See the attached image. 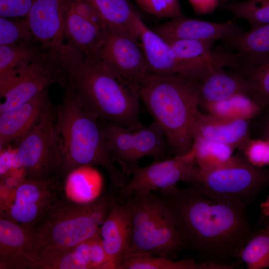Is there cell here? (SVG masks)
<instances>
[{"instance_id":"obj_1","label":"cell","mask_w":269,"mask_h":269,"mask_svg":"<svg viewBox=\"0 0 269 269\" xmlns=\"http://www.w3.org/2000/svg\"><path fill=\"white\" fill-rule=\"evenodd\" d=\"M154 191L169 211L184 247L201 262L230 265L256 233L246 204L206 196L189 185Z\"/></svg>"},{"instance_id":"obj_2","label":"cell","mask_w":269,"mask_h":269,"mask_svg":"<svg viewBox=\"0 0 269 269\" xmlns=\"http://www.w3.org/2000/svg\"><path fill=\"white\" fill-rule=\"evenodd\" d=\"M54 51L63 76L61 85L73 90L88 112L130 129L143 125L137 87L118 76L97 56L84 54L69 42Z\"/></svg>"},{"instance_id":"obj_3","label":"cell","mask_w":269,"mask_h":269,"mask_svg":"<svg viewBox=\"0 0 269 269\" xmlns=\"http://www.w3.org/2000/svg\"><path fill=\"white\" fill-rule=\"evenodd\" d=\"M198 84L180 74H148L138 86L140 100L163 130L173 155L192 147L193 127L200 112Z\"/></svg>"},{"instance_id":"obj_4","label":"cell","mask_w":269,"mask_h":269,"mask_svg":"<svg viewBox=\"0 0 269 269\" xmlns=\"http://www.w3.org/2000/svg\"><path fill=\"white\" fill-rule=\"evenodd\" d=\"M61 86L62 101L56 108L62 151L59 173L65 177L78 167L100 166L106 170L113 185L121 188L128 181V175L115 165L98 119L82 106L68 85Z\"/></svg>"},{"instance_id":"obj_5","label":"cell","mask_w":269,"mask_h":269,"mask_svg":"<svg viewBox=\"0 0 269 269\" xmlns=\"http://www.w3.org/2000/svg\"><path fill=\"white\" fill-rule=\"evenodd\" d=\"M110 209L109 197L99 198L87 204L57 198L32 229L39 254L68 250L100 236L101 228Z\"/></svg>"},{"instance_id":"obj_6","label":"cell","mask_w":269,"mask_h":269,"mask_svg":"<svg viewBox=\"0 0 269 269\" xmlns=\"http://www.w3.org/2000/svg\"><path fill=\"white\" fill-rule=\"evenodd\" d=\"M126 204L132 213V230L125 256L148 254L174 260L184 246L159 196L154 191L134 193Z\"/></svg>"},{"instance_id":"obj_7","label":"cell","mask_w":269,"mask_h":269,"mask_svg":"<svg viewBox=\"0 0 269 269\" xmlns=\"http://www.w3.org/2000/svg\"><path fill=\"white\" fill-rule=\"evenodd\" d=\"M199 168L202 180L193 187L209 197L237 200L248 206L269 186V169L254 166L244 157L233 155L219 165Z\"/></svg>"},{"instance_id":"obj_8","label":"cell","mask_w":269,"mask_h":269,"mask_svg":"<svg viewBox=\"0 0 269 269\" xmlns=\"http://www.w3.org/2000/svg\"><path fill=\"white\" fill-rule=\"evenodd\" d=\"M14 142L25 178L47 180L55 178L59 173L62 143L56 110L53 106L33 129Z\"/></svg>"},{"instance_id":"obj_9","label":"cell","mask_w":269,"mask_h":269,"mask_svg":"<svg viewBox=\"0 0 269 269\" xmlns=\"http://www.w3.org/2000/svg\"><path fill=\"white\" fill-rule=\"evenodd\" d=\"M131 178L121 188V195L125 199L134 193H145L175 186L184 182L194 187L202 180L193 149L181 155L154 160L141 167L137 164L122 169Z\"/></svg>"},{"instance_id":"obj_10","label":"cell","mask_w":269,"mask_h":269,"mask_svg":"<svg viewBox=\"0 0 269 269\" xmlns=\"http://www.w3.org/2000/svg\"><path fill=\"white\" fill-rule=\"evenodd\" d=\"M99 120L112 156L122 169L137 164L144 157L151 156L154 160L167 157L170 152L168 141L156 122L130 129Z\"/></svg>"},{"instance_id":"obj_11","label":"cell","mask_w":269,"mask_h":269,"mask_svg":"<svg viewBox=\"0 0 269 269\" xmlns=\"http://www.w3.org/2000/svg\"><path fill=\"white\" fill-rule=\"evenodd\" d=\"M60 65L54 50L44 49L2 94L0 113L18 107L47 91L51 84L63 81Z\"/></svg>"},{"instance_id":"obj_12","label":"cell","mask_w":269,"mask_h":269,"mask_svg":"<svg viewBox=\"0 0 269 269\" xmlns=\"http://www.w3.org/2000/svg\"><path fill=\"white\" fill-rule=\"evenodd\" d=\"M59 186L55 178L22 179L1 216L33 229L57 199Z\"/></svg>"},{"instance_id":"obj_13","label":"cell","mask_w":269,"mask_h":269,"mask_svg":"<svg viewBox=\"0 0 269 269\" xmlns=\"http://www.w3.org/2000/svg\"><path fill=\"white\" fill-rule=\"evenodd\" d=\"M96 56L118 76L138 88L148 74L139 41L128 33L108 29Z\"/></svg>"},{"instance_id":"obj_14","label":"cell","mask_w":269,"mask_h":269,"mask_svg":"<svg viewBox=\"0 0 269 269\" xmlns=\"http://www.w3.org/2000/svg\"><path fill=\"white\" fill-rule=\"evenodd\" d=\"M38 260L32 229L0 216V269H36Z\"/></svg>"},{"instance_id":"obj_15","label":"cell","mask_w":269,"mask_h":269,"mask_svg":"<svg viewBox=\"0 0 269 269\" xmlns=\"http://www.w3.org/2000/svg\"><path fill=\"white\" fill-rule=\"evenodd\" d=\"M109 269L100 236L63 251L40 252L36 269Z\"/></svg>"},{"instance_id":"obj_16","label":"cell","mask_w":269,"mask_h":269,"mask_svg":"<svg viewBox=\"0 0 269 269\" xmlns=\"http://www.w3.org/2000/svg\"><path fill=\"white\" fill-rule=\"evenodd\" d=\"M110 212L100 230L102 244L110 269H119L129 248L132 236V213L127 204L109 197Z\"/></svg>"},{"instance_id":"obj_17","label":"cell","mask_w":269,"mask_h":269,"mask_svg":"<svg viewBox=\"0 0 269 269\" xmlns=\"http://www.w3.org/2000/svg\"><path fill=\"white\" fill-rule=\"evenodd\" d=\"M151 29L167 42L181 39L215 41L243 31L235 21L212 22L189 18L183 14Z\"/></svg>"},{"instance_id":"obj_18","label":"cell","mask_w":269,"mask_h":269,"mask_svg":"<svg viewBox=\"0 0 269 269\" xmlns=\"http://www.w3.org/2000/svg\"><path fill=\"white\" fill-rule=\"evenodd\" d=\"M65 5V0H35L25 17L33 37L45 49L64 43Z\"/></svg>"},{"instance_id":"obj_19","label":"cell","mask_w":269,"mask_h":269,"mask_svg":"<svg viewBox=\"0 0 269 269\" xmlns=\"http://www.w3.org/2000/svg\"><path fill=\"white\" fill-rule=\"evenodd\" d=\"M52 106L46 91L18 107L0 113V150L27 134Z\"/></svg>"},{"instance_id":"obj_20","label":"cell","mask_w":269,"mask_h":269,"mask_svg":"<svg viewBox=\"0 0 269 269\" xmlns=\"http://www.w3.org/2000/svg\"><path fill=\"white\" fill-rule=\"evenodd\" d=\"M249 121L221 117L199 112L193 137L214 141L242 150L251 139Z\"/></svg>"},{"instance_id":"obj_21","label":"cell","mask_w":269,"mask_h":269,"mask_svg":"<svg viewBox=\"0 0 269 269\" xmlns=\"http://www.w3.org/2000/svg\"><path fill=\"white\" fill-rule=\"evenodd\" d=\"M239 95L252 98L253 87L247 78L236 71L229 72L225 68H217L199 82L198 104L202 107Z\"/></svg>"},{"instance_id":"obj_22","label":"cell","mask_w":269,"mask_h":269,"mask_svg":"<svg viewBox=\"0 0 269 269\" xmlns=\"http://www.w3.org/2000/svg\"><path fill=\"white\" fill-rule=\"evenodd\" d=\"M64 28L68 42L84 54L96 56L105 40L106 31L78 13L65 0Z\"/></svg>"},{"instance_id":"obj_23","label":"cell","mask_w":269,"mask_h":269,"mask_svg":"<svg viewBox=\"0 0 269 269\" xmlns=\"http://www.w3.org/2000/svg\"><path fill=\"white\" fill-rule=\"evenodd\" d=\"M136 34L147 62L148 74H179L168 42L148 27L139 15L136 19Z\"/></svg>"},{"instance_id":"obj_24","label":"cell","mask_w":269,"mask_h":269,"mask_svg":"<svg viewBox=\"0 0 269 269\" xmlns=\"http://www.w3.org/2000/svg\"><path fill=\"white\" fill-rule=\"evenodd\" d=\"M34 41L0 45V94L5 92L15 79L44 50Z\"/></svg>"},{"instance_id":"obj_25","label":"cell","mask_w":269,"mask_h":269,"mask_svg":"<svg viewBox=\"0 0 269 269\" xmlns=\"http://www.w3.org/2000/svg\"><path fill=\"white\" fill-rule=\"evenodd\" d=\"M103 186L102 175L93 166L78 167L65 177L66 198L79 204L91 203L99 198Z\"/></svg>"},{"instance_id":"obj_26","label":"cell","mask_w":269,"mask_h":269,"mask_svg":"<svg viewBox=\"0 0 269 269\" xmlns=\"http://www.w3.org/2000/svg\"><path fill=\"white\" fill-rule=\"evenodd\" d=\"M96 11L108 29L128 33L137 38L138 13L127 0H83Z\"/></svg>"},{"instance_id":"obj_27","label":"cell","mask_w":269,"mask_h":269,"mask_svg":"<svg viewBox=\"0 0 269 269\" xmlns=\"http://www.w3.org/2000/svg\"><path fill=\"white\" fill-rule=\"evenodd\" d=\"M223 40L236 51L241 62L269 55V24L243 31Z\"/></svg>"},{"instance_id":"obj_28","label":"cell","mask_w":269,"mask_h":269,"mask_svg":"<svg viewBox=\"0 0 269 269\" xmlns=\"http://www.w3.org/2000/svg\"><path fill=\"white\" fill-rule=\"evenodd\" d=\"M231 265L200 262L192 259L175 261L148 254L125 256L119 269H231Z\"/></svg>"},{"instance_id":"obj_29","label":"cell","mask_w":269,"mask_h":269,"mask_svg":"<svg viewBox=\"0 0 269 269\" xmlns=\"http://www.w3.org/2000/svg\"><path fill=\"white\" fill-rule=\"evenodd\" d=\"M235 71L251 83L252 98L264 110L269 108V55L243 62Z\"/></svg>"},{"instance_id":"obj_30","label":"cell","mask_w":269,"mask_h":269,"mask_svg":"<svg viewBox=\"0 0 269 269\" xmlns=\"http://www.w3.org/2000/svg\"><path fill=\"white\" fill-rule=\"evenodd\" d=\"M209 114L234 119L250 121L264 109L251 97L242 95L209 104L203 107Z\"/></svg>"},{"instance_id":"obj_31","label":"cell","mask_w":269,"mask_h":269,"mask_svg":"<svg viewBox=\"0 0 269 269\" xmlns=\"http://www.w3.org/2000/svg\"><path fill=\"white\" fill-rule=\"evenodd\" d=\"M236 18L248 22L251 29L269 24V0H245L221 4Z\"/></svg>"},{"instance_id":"obj_32","label":"cell","mask_w":269,"mask_h":269,"mask_svg":"<svg viewBox=\"0 0 269 269\" xmlns=\"http://www.w3.org/2000/svg\"><path fill=\"white\" fill-rule=\"evenodd\" d=\"M239 257L249 269L269 268V221L263 231L256 233L248 241Z\"/></svg>"},{"instance_id":"obj_33","label":"cell","mask_w":269,"mask_h":269,"mask_svg":"<svg viewBox=\"0 0 269 269\" xmlns=\"http://www.w3.org/2000/svg\"><path fill=\"white\" fill-rule=\"evenodd\" d=\"M199 168L219 165L228 160L234 149L224 143L200 138L193 139L192 147Z\"/></svg>"},{"instance_id":"obj_34","label":"cell","mask_w":269,"mask_h":269,"mask_svg":"<svg viewBox=\"0 0 269 269\" xmlns=\"http://www.w3.org/2000/svg\"><path fill=\"white\" fill-rule=\"evenodd\" d=\"M35 41L26 18L0 16V45Z\"/></svg>"},{"instance_id":"obj_35","label":"cell","mask_w":269,"mask_h":269,"mask_svg":"<svg viewBox=\"0 0 269 269\" xmlns=\"http://www.w3.org/2000/svg\"><path fill=\"white\" fill-rule=\"evenodd\" d=\"M145 12L158 18L179 16L181 12L179 0H134Z\"/></svg>"},{"instance_id":"obj_36","label":"cell","mask_w":269,"mask_h":269,"mask_svg":"<svg viewBox=\"0 0 269 269\" xmlns=\"http://www.w3.org/2000/svg\"><path fill=\"white\" fill-rule=\"evenodd\" d=\"M241 150L244 158L254 166H269V142L265 139H251Z\"/></svg>"},{"instance_id":"obj_37","label":"cell","mask_w":269,"mask_h":269,"mask_svg":"<svg viewBox=\"0 0 269 269\" xmlns=\"http://www.w3.org/2000/svg\"><path fill=\"white\" fill-rule=\"evenodd\" d=\"M35 0H0V16L25 18Z\"/></svg>"},{"instance_id":"obj_38","label":"cell","mask_w":269,"mask_h":269,"mask_svg":"<svg viewBox=\"0 0 269 269\" xmlns=\"http://www.w3.org/2000/svg\"><path fill=\"white\" fill-rule=\"evenodd\" d=\"M198 15L211 14L219 5L220 0H188Z\"/></svg>"},{"instance_id":"obj_39","label":"cell","mask_w":269,"mask_h":269,"mask_svg":"<svg viewBox=\"0 0 269 269\" xmlns=\"http://www.w3.org/2000/svg\"><path fill=\"white\" fill-rule=\"evenodd\" d=\"M266 111L264 117L262 126V138L269 142V108L264 110Z\"/></svg>"},{"instance_id":"obj_40","label":"cell","mask_w":269,"mask_h":269,"mask_svg":"<svg viewBox=\"0 0 269 269\" xmlns=\"http://www.w3.org/2000/svg\"><path fill=\"white\" fill-rule=\"evenodd\" d=\"M261 211L266 217H269V195L264 201L261 204Z\"/></svg>"},{"instance_id":"obj_41","label":"cell","mask_w":269,"mask_h":269,"mask_svg":"<svg viewBox=\"0 0 269 269\" xmlns=\"http://www.w3.org/2000/svg\"><path fill=\"white\" fill-rule=\"evenodd\" d=\"M233 0H220V2L221 4H223V3L228 2V1H233Z\"/></svg>"}]
</instances>
